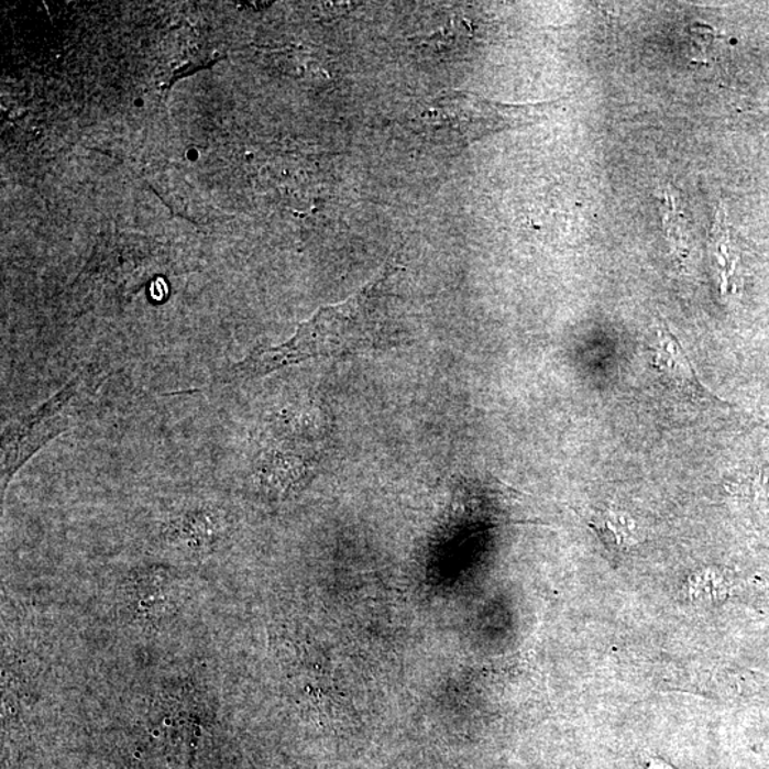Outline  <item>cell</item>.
<instances>
[{
  "mask_svg": "<svg viewBox=\"0 0 769 769\" xmlns=\"http://www.w3.org/2000/svg\"><path fill=\"white\" fill-rule=\"evenodd\" d=\"M386 278L388 275H382L345 303L319 309L299 323L288 341L250 352L222 372L221 381L232 384L259 380L304 361L351 355L372 347L378 338V309Z\"/></svg>",
  "mask_w": 769,
  "mask_h": 769,
  "instance_id": "obj_1",
  "label": "cell"
},
{
  "mask_svg": "<svg viewBox=\"0 0 769 769\" xmlns=\"http://www.w3.org/2000/svg\"><path fill=\"white\" fill-rule=\"evenodd\" d=\"M164 534L168 541L184 549L211 550L224 539V513L212 505L186 507L180 515L172 517Z\"/></svg>",
  "mask_w": 769,
  "mask_h": 769,
  "instance_id": "obj_4",
  "label": "cell"
},
{
  "mask_svg": "<svg viewBox=\"0 0 769 769\" xmlns=\"http://www.w3.org/2000/svg\"><path fill=\"white\" fill-rule=\"evenodd\" d=\"M94 392L89 372L74 376L52 398L9 424L2 433V493L13 477L52 440L75 427Z\"/></svg>",
  "mask_w": 769,
  "mask_h": 769,
  "instance_id": "obj_3",
  "label": "cell"
},
{
  "mask_svg": "<svg viewBox=\"0 0 769 769\" xmlns=\"http://www.w3.org/2000/svg\"><path fill=\"white\" fill-rule=\"evenodd\" d=\"M546 105H505L466 91H448L418 111V132L432 143L463 147L488 134L538 122Z\"/></svg>",
  "mask_w": 769,
  "mask_h": 769,
  "instance_id": "obj_2",
  "label": "cell"
},
{
  "mask_svg": "<svg viewBox=\"0 0 769 769\" xmlns=\"http://www.w3.org/2000/svg\"><path fill=\"white\" fill-rule=\"evenodd\" d=\"M647 769H674L670 766H667L664 761H660V759H657V761H651L648 763Z\"/></svg>",
  "mask_w": 769,
  "mask_h": 769,
  "instance_id": "obj_7",
  "label": "cell"
},
{
  "mask_svg": "<svg viewBox=\"0 0 769 769\" xmlns=\"http://www.w3.org/2000/svg\"><path fill=\"white\" fill-rule=\"evenodd\" d=\"M661 340L659 342V348H657L656 364L659 370L667 372L679 385H689L693 388L696 384L693 371H691L689 360H686L684 352H681L679 343L674 340V337L667 333L662 336L659 333Z\"/></svg>",
  "mask_w": 769,
  "mask_h": 769,
  "instance_id": "obj_5",
  "label": "cell"
},
{
  "mask_svg": "<svg viewBox=\"0 0 769 769\" xmlns=\"http://www.w3.org/2000/svg\"><path fill=\"white\" fill-rule=\"evenodd\" d=\"M600 534L604 535V539L611 540L616 548H626L628 540H630L626 517L617 516L616 513L602 519Z\"/></svg>",
  "mask_w": 769,
  "mask_h": 769,
  "instance_id": "obj_6",
  "label": "cell"
}]
</instances>
